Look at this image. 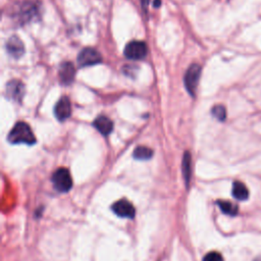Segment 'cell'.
<instances>
[{
    "mask_svg": "<svg viewBox=\"0 0 261 261\" xmlns=\"http://www.w3.org/2000/svg\"><path fill=\"white\" fill-rule=\"evenodd\" d=\"M203 261H223V257L218 252H209L204 256Z\"/></svg>",
    "mask_w": 261,
    "mask_h": 261,
    "instance_id": "obj_18",
    "label": "cell"
},
{
    "mask_svg": "<svg viewBox=\"0 0 261 261\" xmlns=\"http://www.w3.org/2000/svg\"><path fill=\"white\" fill-rule=\"evenodd\" d=\"M70 113H71V106H70L69 99L67 97L60 98L54 107V114L56 118L60 121L65 120L66 118L69 117Z\"/></svg>",
    "mask_w": 261,
    "mask_h": 261,
    "instance_id": "obj_8",
    "label": "cell"
},
{
    "mask_svg": "<svg viewBox=\"0 0 261 261\" xmlns=\"http://www.w3.org/2000/svg\"><path fill=\"white\" fill-rule=\"evenodd\" d=\"M59 79L63 84H70L72 83L75 74L74 66L71 62H63L59 67Z\"/></svg>",
    "mask_w": 261,
    "mask_h": 261,
    "instance_id": "obj_10",
    "label": "cell"
},
{
    "mask_svg": "<svg viewBox=\"0 0 261 261\" xmlns=\"http://www.w3.org/2000/svg\"><path fill=\"white\" fill-rule=\"evenodd\" d=\"M217 205L219 206V208L221 209V211L224 214L227 215H236L238 213V206L229 201H224V200H219L217 201Z\"/></svg>",
    "mask_w": 261,
    "mask_h": 261,
    "instance_id": "obj_14",
    "label": "cell"
},
{
    "mask_svg": "<svg viewBox=\"0 0 261 261\" xmlns=\"http://www.w3.org/2000/svg\"><path fill=\"white\" fill-rule=\"evenodd\" d=\"M191 154L190 152H185L184 154V158H182V174L185 177V180L187 182V185L189 184L190 177H191Z\"/></svg>",
    "mask_w": 261,
    "mask_h": 261,
    "instance_id": "obj_15",
    "label": "cell"
},
{
    "mask_svg": "<svg viewBox=\"0 0 261 261\" xmlns=\"http://www.w3.org/2000/svg\"><path fill=\"white\" fill-rule=\"evenodd\" d=\"M52 182L54 188L59 192H67L72 187V178L68 169L60 167L56 169L52 175Z\"/></svg>",
    "mask_w": 261,
    "mask_h": 261,
    "instance_id": "obj_2",
    "label": "cell"
},
{
    "mask_svg": "<svg viewBox=\"0 0 261 261\" xmlns=\"http://www.w3.org/2000/svg\"><path fill=\"white\" fill-rule=\"evenodd\" d=\"M147 55V46L142 41H132L124 47V56L132 60H139Z\"/></svg>",
    "mask_w": 261,
    "mask_h": 261,
    "instance_id": "obj_4",
    "label": "cell"
},
{
    "mask_svg": "<svg viewBox=\"0 0 261 261\" xmlns=\"http://www.w3.org/2000/svg\"><path fill=\"white\" fill-rule=\"evenodd\" d=\"M133 156L139 160H147L153 156V151L146 146H139L134 150Z\"/></svg>",
    "mask_w": 261,
    "mask_h": 261,
    "instance_id": "obj_13",
    "label": "cell"
},
{
    "mask_svg": "<svg viewBox=\"0 0 261 261\" xmlns=\"http://www.w3.org/2000/svg\"><path fill=\"white\" fill-rule=\"evenodd\" d=\"M211 113L216 119H218L220 121H223L226 117V110H225L224 106H222V105H215L211 109Z\"/></svg>",
    "mask_w": 261,
    "mask_h": 261,
    "instance_id": "obj_17",
    "label": "cell"
},
{
    "mask_svg": "<svg viewBox=\"0 0 261 261\" xmlns=\"http://www.w3.org/2000/svg\"><path fill=\"white\" fill-rule=\"evenodd\" d=\"M112 210L116 215H118L120 217H126V218H133L135 216V212H136L133 204L125 199L116 201L112 205Z\"/></svg>",
    "mask_w": 261,
    "mask_h": 261,
    "instance_id": "obj_6",
    "label": "cell"
},
{
    "mask_svg": "<svg viewBox=\"0 0 261 261\" xmlns=\"http://www.w3.org/2000/svg\"><path fill=\"white\" fill-rule=\"evenodd\" d=\"M232 196L240 201L247 200L249 197V191L242 181H234L232 185Z\"/></svg>",
    "mask_w": 261,
    "mask_h": 261,
    "instance_id": "obj_12",
    "label": "cell"
},
{
    "mask_svg": "<svg viewBox=\"0 0 261 261\" xmlns=\"http://www.w3.org/2000/svg\"><path fill=\"white\" fill-rule=\"evenodd\" d=\"M6 94H7V97H9L10 99L16 102H20L24 94L23 84L17 80L10 81L6 85Z\"/></svg>",
    "mask_w": 261,
    "mask_h": 261,
    "instance_id": "obj_7",
    "label": "cell"
},
{
    "mask_svg": "<svg viewBox=\"0 0 261 261\" xmlns=\"http://www.w3.org/2000/svg\"><path fill=\"white\" fill-rule=\"evenodd\" d=\"M7 140L12 144L24 143L28 145H32L36 142V138L30 125L23 121H19L14 124L7 137Z\"/></svg>",
    "mask_w": 261,
    "mask_h": 261,
    "instance_id": "obj_1",
    "label": "cell"
},
{
    "mask_svg": "<svg viewBox=\"0 0 261 261\" xmlns=\"http://www.w3.org/2000/svg\"><path fill=\"white\" fill-rule=\"evenodd\" d=\"M6 49L8 53L14 58L20 57L24 52V46L17 36H12L9 38L6 43Z\"/></svg>",
    "mask_w": 261,
    "mask_h": 261,
    "instance_id": "obj_9",
    "label": "cell"
},
{
    "mask_svg": "<svg viewBox=\"0 0 261 261\" xmlns=\"http://www.w3.org/2000/svg\"><path fill=\"white\" fill-rule=\"evenodd\" d=\"M19 12H20V19L22 22H24V21H28V19H30L31 17H33L34 14L37 12V10L34 4H24L20 8Z\"/></svg>",
    "mask_w": 261,
    "mask_h": 261,
    "instance_id": "obj_16",
    "label": "cell"
},
{
    "mask_svg": "<svg viewBox=\"0 0 261 261\" xmlns=\"http://www.w3.org/2000/svg\"><path fill=\"white\" fill-rule=\"evenodd\" d=\"M200 74H201V66L197 63L191 64L185 73L184 83H185L187 91L192 96L195 95V91L198 86Z\"/></svg>",
    "mask_w": 261,
    "mask_h": 261,
    "instance_id": "obj_3",
    "label": "cell"
},
{
    "mask_svg": "<svg viewBox=\"0 0 261 261\" xmlns=\"http://www.w3.org/2000/svg\"><path fill=\"white\" fill-rule=\"evenodd\" d=\"M255 261H260V260H255Z\"/></svg>",
    "mask_w": 261,
    "mask_h": 261,
    "instance_id": "obj_19",
    "label": "cell"
},
{
    "mask_svg": "<svg viewBox=\"0 0 261 261\" xmlns=\"http://www.w3.org/2000/svg\"><path fill=\"white\" fill-rule=\"evenodd\" d=\"M102 57L100 53L94 48L83 49L77 56V63L80 66H90L101 62Z\"/></svg>",
    "mask_w": 261,
    "mask_h": 261,
    "instance_id": "obj_5",
    "label": "cell"
},
{
    "mask_svg": "<svg viewBox=\"0 0 261 261\" xmlns=\"http://www.w3.org/2000/svg\"><path fill=\"white\" fill-rule=\"evenodd\" d=\"M94 126L97 130H99L102 135L107 136L109 135L113 129V122L104 115L98 116L94 121Z\"/></svg>",
    "mask_w": 261,
    "mask_h": 261,
    "instance_id": "obj_11",
    "label": "cell"
}]
</instances>
